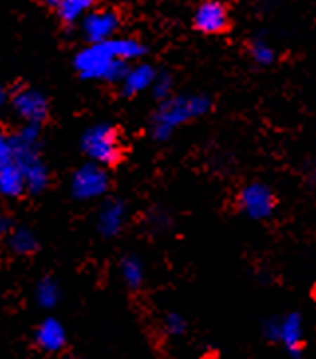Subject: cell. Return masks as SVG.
Wrapping results in <instances>:
<instances>
[{"label":"cell","mask_w":316,"mask_h":359,"mask_svg":"<svg viewBox=\"0 0 316 359\" xmlns=\"http://www.w3.org/2000/svg\"><path fill=\"white\" fill-rule=\"evenodd\" d=\"M211 111V99L204 93L172 95L158 103L150 118V137L154 142H166L174 130L194 118L208 115Z\"/></svg>","instance_id":"1"},{"label":"cell","mask_w":316,"mask_h":359,"mask_svg":"<svg viewBox=\"0 0 316 359\" xmlns=\"http://www.w3.org/2000/svg\"><path fill=\"white\" fill-rule=\"evenodd\" d=\"M81 150L89 162L101 168H115L123 160L119 130L109 123H99L87 128L81 135Z\"/></svg>","instance_id":"2"},{"label":"cell","mask_w":316,"mask_h":359,"mask_svg":"<svg viewBox=\"0 0 316 359\" xmlns=\"http://www.w3.org/2000/svg\"><path fill=\"white\" fill-rule=\"evenodd\" d=\"M12 160L20 166L24 184H26V194L40 196L48 190L50 186V170L40 156V148L22 147L11 138Z\"/></svg>","instance_id":"3"},{"label":"cell","mask_w":316,"mask_h":359,"mask_svg":"<svg viewBox=\"0 0 316 359\" xmlns=\"http://www.w3.org/2000/svg\"><path fill=\"white\" fill-rule=\"evenodd\" d=\"M115 60L111 40L101 43H87L74 55V69L85 81H103V75Z\"/></svg>","instance_id":"4"},{"label":"cell","mask_w":316,"mask_h":359,"mask_svg":"<svg viewBox=\"0 0 316 359\" xmlns=\"http://www.w3.org/2000/svg\"><path fill=\"white\" fill-rule=\"evenodd\" d=\"M109 188H111V180H109L107 170L93 162L79 166L70 182V191L77 201L99 200L109 191Z\"/></svg>","instance_id":"5"},{"label":"cell","mask_w":316,"mask_h":359,"mask_svg":"<svg viewBox=\"0 0 316 359\" xmlns=\"http://www.w3.org/2000/svg\"><path fill=\"white\" fill-rule=\"evenodd\" d=\"M237 203H239V210L247 217H251L255 222H263V219L273 217L277 198H275V191L267 184L253 182L239 191Z\"/></svg>","instance_id":"6"},{"label":"cell","mask_w":316,"mask_h":359,"mask_svg":"<svg viewBox=\"0 0 316 359\" xmlns=\"http://www.w3.org/2000/svg\"><path fill=\"white\" fill-rule=\"evenodd\" d=\"M8 101H11L12 111L20 116L24 123L40 125L42 127L44 121L50 116V101L38 89L22 87V89L12 93Z\"/></svg>","instance_id":"7"},{"label":"cell","mask_w":316,"mask_h":359,"mask_svg":"<svg viewBox=\"0 0 316 359\" xmlns=\"http://www.w3.org/2000/svg\"><path fill=\"white\" fill-rule=\"evenodd\" d=\"M192 26L194 30L206 36H218L230 30L232 20H230V11L223 2L218 0H206L194 11L192 16Z\"/></svg>","instance_id":"8"},{"label":"cell","mask_w":316,"mask_h":359,"mask_svg":"<svg viewBox=\"0 0 316 359\" xmlns=\"http://www.w3.org/2000/svg\"><path fill=\"white\" fill-rule=\"evenodd\" d=\"M121 26L119 12L113 8H91L81 18V32L89 43H101L111 40Z\"/></svg>","instance_id":"9"},{"label":"cell","mask_w":316,"mask_h":359,"mask_svg":"<svg viewBox=\"0 0 316 359\" xmlns=\"http://www.w3.org/2000/svg\"><path fill=\"white\" fill-rule=\"evenodd\" d=\"M283 349L293 359H303L305 353V318L298 312H289L279 318V338Z\"/></svg>","instance_id":"10"},{"label":"cell","mask_w":316,"mask_h":359,"mask_svg":"<svg viewBox=\"0 0 316 359\" xmlns=\"http://www.w3.org/2000/svg\"><path fill=\"white\" fill-rule=\"evenodd\" d=\"M34 344L46 355H60L67 348V332L58 318H44L34 332Z\"/></svg>","instance_id":"11"},{"label":"cell","mask_w":316,"mask_h":359,"mask_svg":"<svg viewBox=\"0 0 316 359\" xmlns=\"http://www.w3.org/2000/svg\"><path fill=\"white\" fill-rule=\"evenodd\" d=\"M126 203L123 200L103 201L97 215V231L103 239L117 237L126 223Z\"/></svg>","instance_id":"12"},{"label":"cell","mask_w":316,"mask_h":359,"mask_svg":"<svg viewBox=\"0 0 316 359\" xmlns=\"http://www.w3.org/2000/svg\"><path fill=\"white\" fill-rule=\"evenodd\" d=\"M157 74V67L150 64L131 65L129 74H126L123 83H121V95L131 99V97H137L148 91L152 87V83H154Z\"/></svg>","instance_id":"13"},{"label":"cell","mask_w":316,"mask_h":359,"mask_svg":"<svg viewBox=\"0 0 316 359\" xmlns=\"http://www.w3.org/2000/svg\"><path fill=\"white\" fill-rule=\"evenodd\" d=\"M46 4H48V8H52L55 18L67 30L74 28L75 24L93 8V2L91 0H50Z\"/></svg>","instance_id":"14"},{"label":"cell","mask_w":316,"mask_h":359,"mask_svg":"<svg viewBox=\"0 0 316 359\" xmlns=\"http://www.w3.org/2000/svg\"><path fill=\"white\" fill-rule=\"evenodd\" d=\"M26 194V184L20 166L11 158L0 160V196L4 198H22Z\"/></svg>","instance_id":"15"},{"label":"cell","mask_w":316,"mask_h":359,"mask_svg":"<svg viewBox=\"0 0 316 359\" xmlns=\"http://www.w3.org/2000/svg\"><path fill=\"white\" fill-rule=\"evenodd\" d=\"M6 243L11 247L12 253L20 255V257H30L40 249V241H38L36 233L30 231L28 227H14Z\"/></svg>","instance_id":"16"},{"label":"cell","mask_w":316,"mask_h":359,"mask_svg":"<svg viewBox=\"0 0 316 359\" xmlns=\"http://www.w3.org/2000/svg\"><path fill=\"white\" fill-rule=\"evenodd\" d=\"M121 278L129 290H140L145 285V266L137 255H125L119 264Z\"/></svg>","instance_id":"17"},{"label":"cell","mask_w":316,"mask_h":359,"mask_svg":"<svg viewBox=\"0 0 316 359\" xmlns=\"http://www.w3.org/2000/svg\"><path fill=\"white\" fill-rule=\"evenodd\" d=\"M34 298H36V304L40 308L52 310V308L58 306V302L62 298V288L53 276H42L36 285Z\"/></svg>","instance_id":"18"},{"label":"cell","mask_w":316,"mask_h":359,"mask_svg":"<svg viewBox=\"0 0 316 359\" xmlns=\"http://www.w3.org/2000/svg\"><path fill=\"white\" fill-rule=\"evenodd\" d=\"M111 46H113V52H115L117 60L121 62H135L147 55V46L143 42H138L137 38H111Z\"/></svg>","instance_id":"19"},{"label":"cell","mask_w":316,"mask_h":359,"mask_svg":"<svg viewBox=\"0 0 316 359\" xmlns=\"http://www.w3.org/2000/svg\"><path fill=\"white\" fill-rule=\"evenodd\" d=\"M247 50H249V57L253 60V64L259 65V67H269L277 60L275 48L271 43H267V40H263V38H253V40H249Z\"/></svg>","instance_id":"20"},{"label":"cell","mask_w":316,"mask_h":359,"mask_svg":"<svg viewBox=\"0 0 316 359\" xmlns=\"http://www.w3.org/2000/svg\"><path fill=\"white\" fill-rule=\"evenodd\" d=\"M11 138L14 142L22 144V147L40 148V142H42V127H40V125L24 123L14 135H11Z\"/></svg>","instance_id":"21"},{"label":"cell","mask_w":316,"mask_h":359,"mask_svg":"<svg viewBox=\"0 0 316 359\" xmlns=\"http://www.w3.org/2000/svg\"><path fill=\"white\" fill-rule=\"evenodd\" d=\"M174 79H172V75L166 74V72H158L157 77H154V83L150 87V91H152V97L157 99L158 103H162V101H166L169 97L174 95Z\"/></svg>","instance_id":"22"},{"label":"cell","mask_w":316,"mask_h":359,"mask_svg":"<svg viewBox=\"0 0 316 359\" xmlns=\"http://www.w3.org/2000/svg\"><path fill=\"white\" fill-rule=\"evenodd\" d=\"M162 330H164V334L170 336V338H180V336L186 334L188 322L178 312H169V314H164V318H162Z\"/></svg>","instance_id":"23"},{"label":"cell","mask_w":316,"mask_h":359,"mask_svg":"<svg viewBox=\"0 0 316 359\" xmlns=\"http://www.w3.org/2000/svg\"><path fill=\"white\" fill-rule=\"evenodd\" d=\"M129 69H131V64H126V62H121V60H115L113 64L109 65V69L103 75V83L109 85H121L123 83V79L129 74Z\"/></svg>","instance_id":"24"},{"label":"cell","mask_w":316,"mask_h":359,"mask_svg":"<svg viewBox=\"0 0 316 359\" xmlns=\"http://www.w3.org/2000/svg\"><path fill=\"white\" fill-rule=\"evenodd\" d=\"M12 229H14V223L11 217L6 213H0V241H6Z\"/></svg>","instance_id":"25"},{"label":"cell","mask_w":316,"mask_h":359,"mask_svg":"<svg viewBox=\"0 0 316 359\" xmlns=\"http://www.w3.org/2000/svg\"><path fill=\"white\" fill-rule=\"evenodd\" d=\"M12 148H11V135H6L4 130H0V160L11 158Z\"/></svg>","instance_id":"26"},{"label":"cell","mask_w":316,"mask_h":359,"mask_svg":"<svg viewBox=\"0 0 316 359\" xmlns=\"http://www.w3.org/2000/svg\"><path fill=\"white\" fill-rule=\"evenodd\" d=\"M8 99H11V95H8V91H6V87L0 83V111L4 109V107L8 105Z\"/></svg>","instance_id":"27"},{"label":"cell","mask_w":316,"mask_h":359,"mask_svg":"<svg viewBox=\"0 0 316 359\" xmlns=\"http://www.w3.org/2000/svg\"><path fill=\"white\" fill-rule=\"evenodd\" d=\"M63 359H77V358H63Z\"/></svg>","instance_id":"28"}]
</instances>
